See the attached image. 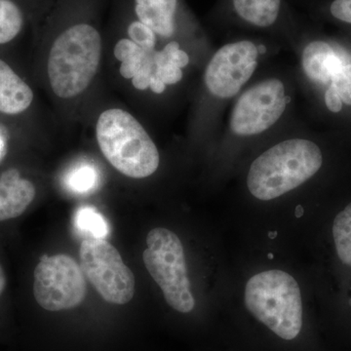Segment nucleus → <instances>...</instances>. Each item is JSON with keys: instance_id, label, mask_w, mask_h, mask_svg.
Here are the masks:
<instances>
[{"instance_id": "nucleus-1", "label": "nucleus", "mask_w": 351, "mask_h": 351, "mask_svg": "<svg viewBox=\"0 0 351 351\" xmlns=\"http://www.w3.org/2000/svg\"><path fill=\"white\" fill-rule=\"evenodd\" d=\"M245 306L283 343H294L301 337L304 324L301 290L287 272L267 270L252 277L245 289Z\"/></svg>"}, {"instance_id": "nucleus-2", "label": "nucleus", "mask_w": 351, "mask_h": 351, "mask_svg": "<svg viewBox=\"0 0 351 351\" xmlns=\"http://www.w3.org/2000/svg\"><path fill=\"white\" fill-rule=\"evenodd\" d=\"M319 147L304 138H291L270 147L252 163L247 186L258 199H276L313 177L322 166Z\"/></svg>"}, {"instance_id": "nucleus-3", "label": "nucleus", "mask_w": 351, "mask_h": 351, "mask_svg": "<svg viewBox=\"0 0 351 351\" xmlns=\"http://www.w3.org/2000/svg\"><path fill=\"white\" fill-rule=\"evenodd\" d=\"M97 141L104 156L121 174L143 179L154 174L160 162L158 149L133 115L112 108L99 117Z\"/></svg>"}, {"instance_id": "nucleus-4", "label": "nucleus", "mask_w": 351, "mask_h": 351, "mask_svg": "<svg viewBox=\"0 0 351 351\" xmlns=\"http://www.w3.org/2000/svg\"><path fill=\"white\" fill-rule=\"evenodd\" d=\"M101 54L100 34L86 24L75 25L53 44L48 75L53 92L69 99L82 94L93 80Z\"/></svg>"}, {"instance_id": "nucleus-5", "label": "nucleus", "mask_w": 351, "mask_h": 351, "mask_svg": "<svg viewBox=\"0 0 351 351\" xmlns=\"http://www.w3.org/2000/svg\"><path fill=\"white\" fill-rule=\"evenodd\" d=\"M143 254L145 267L162 290L166 302L178 313H189L195 306L181 240L174 232L156 228L149 232Z\"/></svg>"}, {"instance_id": "nucleus-6", "label": "nucleus", "mask_w": 351, "mask_h": 351, "mask_svg": "<svg viewBox=\"0 0 351 351\" xmlns=\"http://www.w3.org/2000/svg\"><path fill=\"white\" fill-rule=\"evenodd\" d=\"M80 256L83 274L106 302L125 304L133 299L135 277L110 242L85 239Z\"/></svg>"}, {"instance_id": "nucleus-7", "label": "nucleus", "mask_w": 351, "mask_h": 351, "mask_svg": "<svg viewBox=\"0 0 351 351\" xmlns=\"http://www.w3.org/2000/svg\"><path fill=\"white\" fill-rule=\"evenodd\" d=\"M87 285L80 265L71 256H43L34 269V294L48 311L75 308L86 297Z\"/></svg>"}, {"instance_id": "nucleus-8", "label": "nucleus", "mask_w": 351, "mask_h": 351, "mask_svg": "<svg viewBox=\"0 0 351 351\" xmlns=\"http://www.w3.org/2000/svg\"><path fill=\"white\" fill-rule=\"evenodd\" d=\"M289 101L280 80H263L240 97L230 117V129L239 136L262 134L278 121Z\"/></svg>"}, {"instance_id": "nucleus-9", "label": "nucleus", "mask_w": 351, "mask_h": 351, "mask_svg": "<svg viewBox=\"0 0 351 351\" xmlns=\"http://www.w3.org/2000/svg\"><path fill=\"white\" fill-rule=\"evenodd\" d=\"M257 46L248 40L226 44L214 55L205 71L208 90L218 98H232L257 68Z\"/></svg>"}, {"instance_id": "nucleus-10", "label": "nucleus", "mask_w": 351, "mask_h": 351, "mask_svg": "<svg viewBox=\"0 0 351 351\" xmlns=\"http://www.w3.org/2000/svg\"><path fill=\"white\" fill-rule=\"evenodd\" d=\"M156 52L154 49L141 47L130 39H121L115 45L114 56L121 61L120 73L126 80H132L136 89L149 87L156 69Z\"/></svg>"}, {"instance_id": "nucleus-11", "label": "nucleus", "mask_w": 351, "mask_h": 351, "mask_svg": "<svg viewBox=\"0 0 351 351\" xmlns=\"http://www.w3.org/2000/svg\"><path fill=\"white\" fill-rule=\"evenodd\" d=\"M36 188L21 178L17 169L6 170L0 176V221L21 216L36 197Z\"/></svg>"}, {"instance_id": "nucleus-12", "label": "nucleus", "mask_w": 351, "mask_h": 351, "mask_svg": "<svg viewBox=\"0 0 351 351\" xmlns=\"http://www.w3.org/2000/svg\"><path fill=\"white\" fill-rule=\"evenodd\" d=\"M32 100L31 87L0 60V112L18 114L29 108Z\"/></svg>"}, {"instance_id": "nucleus-13", "label": "nucleus", "mask_w": 351, "mask_h": 351, "mask_svg": "<svg viewBox=\"0 0 351 351\" xmlns=\"http://www.w3.org/2000/svg\"><path fill=\"white\" fill-rule=\"evenodd\" d=\"M302 69L313 82L327 84L332 75L345 64L332 46L324 41H313L302 53Z\"/></svg>"}, {"instance_id": "nucleus-14", "label": "nucleus", "mask_w": 351, "mask_h": 351, "mask_svg": "<svg viewBox=\"0 0 351 351\" xmlns=\"http://www.w3.org/2000/svg\"><path fill=\"white\" fill-rule=\"evenodd\" d=\"M178 0H136L140 22L159 36L169 38L174 32V16Z\"/></svg>"}, {"instance_id": "nucleus-15", "label": "nucleus", "mask_w": 351, "mask_h": 351, "mask_svg": "<svg viewBox=\"0 0 351 351\" xmlns=\"http://www.w3.org/2000/svg\"><path fill=\"white\" fill-rule=\"evenodd\" d=\"M281 0H233L239 17L256 27H267L278 18Z\"/></svg>"}, {"instance_id": "nucleus-16", "label": "nucleus", "mask_w": 351, "mask_h": 351, "mask_svg": "<svg viewBox=\"0 0 351 351\" xmlns=\"http://www.w3.org/2000/svg\"><path fill=\"white\" fill-rule=\"evenodd\" d=\"M76 228L87 234L88 239H106L110 233L107 219L93 207H82L75 217Z\"/></svg>"}, {"instance_id": "nucleus-17", "label": "nucleus", "mask_w": 351, "mask_h": 351, "mask_svg": "<svg viewBox=\"0 0 351 351\" xmlns=\"http://www.w3.org/2000/svg\"><path fill=\"white\" fill-rule=\"evenodd\" d=\"M332 237L339 258L351 267V203L335 219Z\"/></svg>"}, {"instance_id": "nucleus-18", "label": "nucleus", "mask_w": 351, "mask_h": 351, "mask_svg": "<svg viewBox=\"0 0 351 351\" xmlns=\"http://www.w3.org/2000/svg\"><path fill=\"white\" fill-rule=\"evenodd\" d=\"M23 25L20 9L10 0H0V44L12 40Z\"/></svg>"}, {"instance_id": "nucleus-19", "label": "nucleus", "mask_w": 351, "mask_h": 351, "mask_svg": "<svg viewBox=\"0 0 351 351\" xmlns=\"http://www.w3.org/2000/svg\"><path fill=\"white\" fill-rule=\"evenodd\" d=\"M98 181L96 170L91 165H82L69 173L66 184L76 193H86L91 191Z\"/></svg>"}, {"instance_id": "nucleus-20", "label": "nucleus", "mask_w": 351, "mask_h": 351, "mask_svg": "<svg viewBox=\"0 0 351 351\" xmlns=\"http://www.w3.org/2000/svg\"><path fill=\"white\" fill-rule=\"evenodd\" d=\"M331 82L341 101L351 106V64H343L332 75Z\"/></svg>"}, {"instance_id": "nucleus-21", "label": "nucleus", "mask_w": 351, "mask_h": 351, "mask_svg": "<svg viewBox=\"0 0 351 351\" xmlns=\"http://www.w3.org/2000/svg\"><path fill=\"white\" fill-rule=\"evenodd\" d=\"M128 34L131 40L141 47L154 49L156 43V32L140 21L133 22L129 25Z\"/></svg>"}, {"instance_id": "nucleus-22", "label": "nucleus", "mask_w": 351, "mask_h": 351, "mask_svg": "<svg viewBox=\"0 0 351 351\" xmlns=\"http://www.w3.org/2000/svg\"><path fill=\"white\" fill-rule=\"evenodd\" d=\"M154 75L160 78L166 85L176 84L181 82L182 78V69L171 60L162 66H157Z\"/></svg>"}, {"instance_id": "nucleus-23", "label": "nucleus", "mask_w": 351, "mask_h": 351, "mask_svg": "<svg viewBox=\"0 0 351 351\" xmlns=\"http://www.w3.org/2000/svg\"><path fill=\"white\" fill-rule=\"evenodd\" d=\"M330 11L336 19L351 24V0H335Z\"/></svg>"}, {"instance_id": "nucleus-24", "label": "nucleus", "mask_w": 351, "mask_h": 351, "mask_svg": "<svg viewBox=\"0 0 351 351\" xmlns=\"http://www.w3.org/2000/svg\"><path fill=\"white\" fill-rule=\"evenodd\" d=\"M325 103H326L327 108L332 112H341V108H343V101H341V97L339 96L338 92L336 91L332 85H330L326 93H325Z\"/></svg>"}, {"instance_id": "nucleus-25", "label": "nucleus", "mask_w": 351, "mask_h": 351, "mask_svg": "<svg viewBox=\"0 0 351 351\" xmlns=\"http://www.w3.org/2000/svg\"><path fill=\"white\" fill-rule=\"evenodd\" d=\"M170 60L175 64H177L180 69L184 68L188 66L189 62V55L184 51L181 49L175 51L170 55Z\"/></svg>"}, {"instance_id": "nucleus-26", "label": "nucleus", "mask_w": 351, "mask_h": 351, "mask_svg": "<svg viewBox=\"0 0 351 351\" xmlns=\"http://www.w3.org/2000/svg\"><path fill=\"white\" fill-rule=\"evenodd\" d=\"M149 88L154 93L161 94L165 91L166 84L160 80L157 77L156 75L152 76L151 83H149Z\"/></svg>"}, {"instance_id": "nucleus-27", "label": "nucleus", "mask_w": 351, "mask_h": 351, "mask_svg": "<svg viewBox=\"0 0 351 351\" xmlns=\"http://www.w3.org/2000/svg\"><path fill=\"white\" fill-rule=\"evenodd\" d=\"M6 154V141L4 138L3 134L0 130V161L2 160L4 156Z\"/></svg>"}, {"instance_id": "nucleus-28", "label": "nucleus", "mask_w": 351, "mask_h": 351, "mask_svg": "<svg viewBox=\"0 0 351 351\" xmlns=\"http://www.w3.org/2000/svg\"><path fill=\"white\" fill-rule=\"evenodd\" d=\"M6 287V276L5 272L0 265V295L3 293L4 289Z\"/></svg>"}, {"instance_id": "nucleus-29", "label": "nucleus", "mask_w": 351, "mask_h": 351, "mask_svg": "<svg viewBox=\"0 0 351 351\" xmlns=\"http://www.w3.org/2000/svg\"><path fill=\"white\" fill-rule=\"evenodd\" d=\"M269 258H272V255H271V254H269Z\"/></svg>"}]
</instances>
